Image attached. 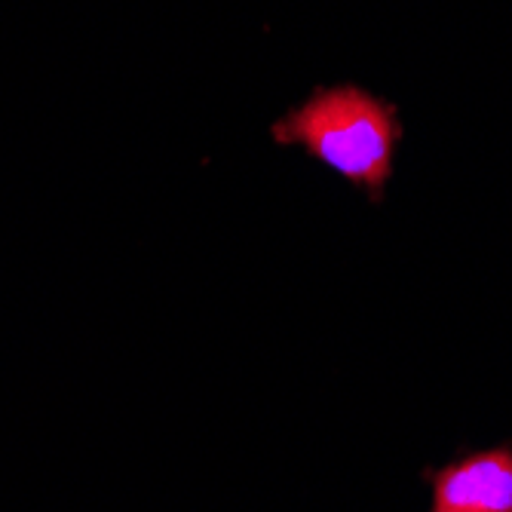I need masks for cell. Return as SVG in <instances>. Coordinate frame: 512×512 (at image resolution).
<instances>
[{
  "mask_svg": "<svg viewBox=\"0 0 512 512\" xmlns=\"http://www.w3.org/2000/svg\"><path fill=\"white\" fill-rule=\"evenodd\" d=\"M276 145H298L322 166L335 169L371 203H381L393 178L396 148L402 142L399 111L368 89L344 83L313 89L273 129Z\"/></svg>",
  "mask_w": 512,
  "mask_h": 512,
  "instance_id": "6da1fadb",
  "label": "cell"
},
{
  "mask_svg": "<svg viewBox=\"0 0 512 512\" xmlns=\"http://www.w3.org/2000/svg\"><path fill=\"white\" fill-rule=\"evenodd\" d=\"M430 512H512V439L494 448H463L442 467L424 470Z\"/></svg>",
  "mask_w": 512,
  "mask_h": 512,
  "instance_id": "7a4b0ae2",
  "label": "cell"
}]
</instances>
